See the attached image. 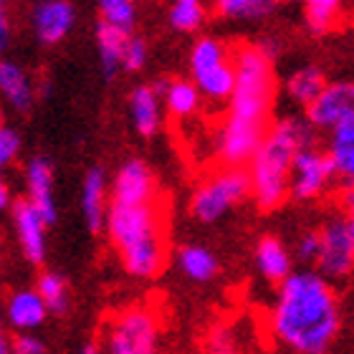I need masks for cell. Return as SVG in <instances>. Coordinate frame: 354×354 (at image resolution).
Masks as SVG:
<instances>
[{"label": "cell", "instance_id": "1", "mask_svg": "<svg viewBox=\"0 0 354 354\" xmlns=\"http://www.w3.org/2000/svg\"><path fill=\"white\" fill-rule=\"evenodd\" d=\"M236 88L228 111L215 134V155L221 167H248L273 127L271 109L276 96L271 56L261 46L241 44L233 48Z\"/></svg>", "mask_w": 354, "mask_h": 354}, {"label": "cell", "instance_id": "2", "mask_svg": "<svg viewBox=\"0 0 354 354\" xmlns=\"http://www.w3.org/2000/svg\"><path fill=\"white\" fill-rule=\"evenodd\" d=\"M271 334L294 354H326L342 326L339 296L319 271L299 268L279 288L271 306Z\"/></svg>", "mask_w": 354, "mask_h": 354}, {"label": "cell", "instance_id": "3", "mask_svg": "<svg viewBox=\"0 0 354 354\" xmlns=\"http://www.w3.org/2000/svg\"><path fill=\"white\" fill-rule=\"evenodd\" d=\"M106 238L127 276L152 281L167 266V218L162 198L142 205H109Z\"/></svg>", "mask_w": 354, "mask_h": 354}, {"label": "cell", "instance_id": "4", "mask_svg": "<svg viewBox=\"0 0 354 354\" xmlns=\"http://www.w3.org/2000/svg\"><path fill=\"white\" fill-rule=\"evenodd\" d=\"M304 147H314V127L309 119H276L266 134L263 145L248 165L253 203L261 210H276L291 198V170Z\"/></svg>", "mask_w": 354, "mask_h": 354}, {"label": "cell", "instance_id": "5", "mask_svg": "<svg viewBox=\"0 0 354 354\" xmlns=\"http://www.w3.org/2000/svg\"><path fill=\"white\" fill-rule=\"evenodd\" d=\"M253 195L248 167H218L190 195V215L198 223H218Z\"/></svg>", "mask_w": 354, "mask_h": 354}, {"label": "cell", "instance_id": "6", "mask_svg": "<svg viewBox=\"0 0 354 354\" xmlns=\"http://www.w3.org/2000/svg\"><path fill=\"white\" fill-rule=\"evenodd\" d=\"M162 326L149 306H127L106 319L104 354H160Z\"/></svg>", "mask_w": 354, "mask_h": 354}, {"label": "cell", "instance_id": "7", "mask_svg": "<svg viewBox=\"0 0 354 354\" xmlns=\"http://www.w3.org/2000/svg\"><path fill=\"white\" fill-rule=\"evenodd\" d=\"M192 84L210 102H230L236 88V59L233 48L218 38H200L190 51Z\"/></svg>", "mask_w": 354, "mask_h": 354}, {"label": "cell", "instance_id": "8", "mask_svg": "<svg viewBox=\"0 0 354 354\" xmlns=\"http://www.w3.org/2000/svg\"><path fill=\"white\" fill-rule=\"evenodd\" d=\"M319 256L314 263V271H319L326 281H344L354 273V243L347 233L344 218L339 213L329 215L319 225Z\"/></svg>", "mask_w": 354, "mask_h": 354}, {"label": "cell", "instance_id": "9", "mask_svg": "<svg viewBox=\"0 0 354 354\" xmlns=\"http://www.w3.org/2000/svg\"><path fill=\"white\" fill-rule=\"evenodd\" d=\"M334 180L332 160L326 155V149L304 147L294 160V170H291V198L299 203H309L317 200L322 192Z\"/></svg>", "mask_w": 354, "mask_h": 354}, {"label": "cell", "instance_id": "10", "mask_svg": "<svg viewBox=\"0 0 354 354\" xmlns=\"http://www.w3.org/2000/svg\"><path fill=\"white\" fill-rule=\"evenodd\" d=\"M160 200L155 172L145 160L129 157L119 165L111 180V203L114 205H142V203H155Z\"/></svg>", "mask_w": 354, "mask_h": 354}, {"label": "cell", "instance_id": "11", "mask_svg": "<svg viewBox=\"0 0 354 354\" xmlns=\"http://www.w3.org/2000/svg\"><path fill=\"white\" fill-rule=\"evenodd\" d=\"M10 221H13V233L18 248H21V256L30 266H41L46 261V253H48V243H46L48 223L41 218V213L26 198L13 203Z\"/></svg>", "mask_w": 354, "mask_h": 354}, {"label": "cell", "instance_id": "12", "mask_svg": "<svg viewBox=\"0 0 354 354\" xmlns=\"http://www.w3.org/2000/svg\"><path fill=\"white\" fill-rule=\"evenodd\" d=\"M354 117V84L352 82H332L326 84L317 102L306 109V119L314 129L332 132L334 127Z\"/></svg>", "mask_w": 354, "mask_h": 354}, {"label": "cell", "instance_id": "13", "mask_svg": "<svg viewBox=\"0 0 354 354\" xmlns=\"http://www.w3.org/2000/svg\"><path fill=\"white\" fill-rule=\"evenodd\" d=\"M26 200L36 207L41 218L48 225L59 218V205H56V183H53V165L46 157H30L26 165Z\"/></svg>", "mask_w": 354, "mask_h": 354}, {"label": "cell", "instance_id": "14", "mask_svg": "<svg viewBox=\"0 0 354 354\" xmlns=\"http://www.w3.org/2000/svg\"><path fill=\"white\" fill-rule=\"evenodd\" d=\"M253 263L266 283L281 286L296 271L294 251L279 236H261L253 245Z\"/></svg>", "mask_w": 354, "mask_h": 354}, {"label": "cell", "instance_id": "15", "mask_svg": "<svg viewBox=\"0 0 354 354\" xmlns=\"http://www.w3.org/2000/svg\"><path fill=\"white\" fill-rule=\"evenodd\" d=\"M76 10L71 0H41L33 10V30L41 44L53 46L68 36V30L74 28Z\"/></svg>", "mask_w": 354, "mask_h": 354}, {"label": "cell", "instance_id": "16", "mask_svg": "<svg viewBox=\"0 0 354 354\" xmlns=\"http://www.w3.org/2000/svg\"><path fill=\"white\" fill-rule=\"evenodd\" d=\"M106 175L102 167H91L84 175L82 183V215L84 225L88 228V233H102L106 230V218H109V205L111 200H106Z\"/></svg>", "mask_w": 354, "mask_h": 354}, {"label": "cell", "instance_id": "17", "mask_svg": "<svg viewBox=\"0 0 354 354\" xmlns=\"http://www.w3.org/2000/svg\"><path fill=\"white\" fill-rule=\"evenodd\" d=\"M46 317H51L44 299L36 288H15L6 299V322L10 329L18 332H33L44 324Z\"/></svg>", "mask_w": 354, "mask_h": 354}, {"label": "cell", "instance_id": "18", "mask_svg": "<svg viewBox=\"0 0 354 354\" xmlns=\"http://www.w3.org/2000/svg\"><path fill=\"white\" fill-rule=\"evenodd\" d=\"M326 155L332 160L334 180L344 192L354 190V117L329 132Z\"/></svg>", "mask_w": 354, "mask_h": 354}, {"label": "cell", "instance_id": "19", "mask_svg": "<svg viewBox=\"0 0 354 354\" xmlns=\"http://www.w3.org/2000/svg\"><path fill=\"white\" fill-rule=\"evenodd\" d=\"M175 266L185 279L192 283H210L218 279L221 263L207 245L200 243H185L175 251Z\"/></svg>", "mask_w": 354, "mask_h": 354}, {"label": "cell", "instance_id": "20", "mask_svg": "<svg viewBox=\"0 0 354 354\" xmlns=\"http://www.w3.org/2000/svg\"><path fill=\"white\" fill-rule=\"evenodd\" d=\"M129 119L142 137L157 134L162 124V109H160V91L155 86H134L129 91Z\"/></svg>", "mask_w": 354, "mask_h": 354}, {"label": "cell", "instance_id": "21", "mask_svg": "<svg viewBox=\"0 0 354 354\" xmlns=\"http://www.w3.org/2000/svg\"><path fill=\"white\" fill-rule=\"evenodd\" d=\"M129 33L122 28H114L109 23H96V48H99V61L106 79H114L119 68H124V51L129 44Z\"/></svg>", "mask_w": 354, "mask_h": 354}, {"label": "cell", "instance_id": "22", "mask_svg": "<svg viewBox=\"0 0 354 354\" xmlns=\"http://www.w3.org/2000/svg\"><path fill=\"white\" fill-rule=\"evenodd\" d=\"M0 91L10 104V109H15L18 114H26L33 106V86L28 74L18 64H10V61L0 64Z\"/></svg>", "mask_w": 354, "mask_h": 354}, {"label": "cell", "instance_id": "23", "mask_svg": "<svg viewBox=\"0 0 354 354\" xmlns=\"http://www.w3.org/2000/svg\"><path fill=\"white\" fill-rule=\"evenodd\" d=\"M33 288L41 294L51 317H66L68 309H71V291H68V281L61 273L41 271Z\"/></svg>", "mask_w": 354, "mask_h": 354}, {"label": "cell", "instance_id": "24", "mask_svg": "<svg viewBox=\"0 0 354 354\" xmlns=\"http://www.w3.org/2000/svg\"><path fill=\"white\" fill-rule=\"evenodd\" d=\"M324 88H326V79L317 66L296 68L294 74L288 76V82H286L288 96H291L296 104H301L304 109H309L311 104L322 96V91H324Z\"/></svg>", "mask_w": 354, "mask_h": 354}, {"label": "cell", "instance_id": "25", "mask_svg": "<svg viewBox=\"0 0 354 354\" xmlns=\"http://www.w3.org/2000/svg\"><path fill=\"white\" fill-rule=\"evenodd\" d=\"M200 96H203L200 88L192 82H185V79H175V82L165 84V91H162L165 106L177 119L192 117L200 106Z\"/></svg>", "mask_w": 354, "mask_h": 354}, {"label": "cell", "instance_id": "26", "mask_svg": "<svg viewBox=\"0 0 354 354\" xmlns=\"http://www.w3.org/2000/svg\"><path fill=\"white\" fill-rule=\"evenodd\" d=\"M347 0H304V15H306V26L311 33L322 36L326 30H332Z\"/></svg>", "mask_w": 354, "mask_h": 354}, {"label": "cell", "instance_id": "27", "mask_svg": "<svg viewBox=\"0 0 354 354\" xmlns=\"http://www.w3.org/2000/svg\"><path fill=\"white\" fill-rule=\"evenodd\" d=\"M215 10L230 21H256L271 13L279 0H213Z\"/></svg>", "mask_w": 354, "mask_h": 354}, {"label": "cell", "instance_id": "28", "mask_svg": "<svg viewBox=\"0 0 354 354\" xmlns=\"http://www.w3.org/2000/svg\"><path fill=\"white\" fill-rule=\"evenodd\" d=\"M167 21L180 33L198 30L205 21V3L203 0H172Z\"/></svg>", "mask_w": 354, "mask_h": 354}, {"label": "cell", "instance_id": "29", "mask_svg": "<svg viewBox=\"0 0 354 354\" xmlns=\"http://www.w3.org/2000/svg\"><path fill=\"white\" fill-rule=\"evenodd\" d=\"M99 13H102L104 23L129 33L134 28L137 6H134V0H99Z\"/></svg>", "mask_w": 354, "mask_h": 354}, {"label": "cell", "instance_id": "30", "mask_svg": "<svg viewBox=\"0 0 354 354\" xmlns=\"http://www.w3.org/2000/svg\"><path fill=\"white\" fill-rule=\"evenodd\" d=\"M319 245H322V238H319V228L304 230L301 236L296 238L294 243V259L301 261L304 266H314L319 256Z\"/></svg>", "mask_w": 354, "mask_h": 354}, {"label": "cell", "instance_id": "31", "mask_svg": "<svg viewBox=\"0 0 354 354\" xmlns=\"http://www.w3.org/2000/svg\"><path fill=\"white\" fill-rule=\"evenodd\" d=\"M21 155V134L13 127H0V165L15 162Z\"/></svg>", "mask_w": 354, "mask_h": 354}, {"label": "cell", "instance_id": "32", "mask_svg": "<svg viewBox=\"0 0 354 354\" xmlns=\"http://www.w3.org/2000/svg\"><path fill=\"white\" fill-rule=\"evenodd\" d=\"M10 354H46V344L41 337L33 332H18L13 334V339L8 342Z\"/></svg>", "mask_w": 354, "mask_h": 354}, {"label": "cell", "instance_id": "33", "mask_svg": "<svg viewBox=\"0 0 354 354\" xmlns=\"http://www.w3.org/2000/svg\"><path fill=\"white\" fill-rule=\"evenodd\" d=\"M207 354H238L236 347V334L228 326H221L210 334L207 339Z\"/></svg>", "mask_w": 354, "mask_h": 354}, {"label": "cell", "instance_id": "34", "mask_svg": "<svg viewBox=\"0 0 354 354\" xmlns=\"http://www.w3.org/2000/svg\"><path fill=\"white\" fill-rule=\"evenodd\" d=\"M145 61H147V44L142 38L132 36L124 51V68L127 71H140L145 66Z\"/></svg>", "mask_w": 354, "mask_h": 354}, {"label": "cell", "instance_id": "35", "mask_svg": "<svg viewBox=\"0 0 354 354\" xmlns=\"http://www.w3.org/2000/svg\"><path fill=\"white\" fill-rule=\"evenodd\" d=\"M342 218H344V225H347V233L354 243V190H347L342 195Z\"/></svg>", "mask_w": 354, "mask_h": 354}, {"label": "cell", "instance_id": "36", "mask_svg": "<svg viewBox=\"0 0 354 354\" xmlns=\"http://www.w3.org/2000/svg\"><path fill=\"white\" fill-rule=\"evenodd\" d=\"M15 200H10V190H8V185H0V207L8 210V207H13Z\"/></svg>", "mask_w": 354, "mask_h": 354}, {"label": "cell", "instance_id": "37", "mask_svg": "<svg viewBox=\"0 0 354 354\" xmlns=\"http://www.w3.org/2000/svg\"><path fill=\"white\" fill-rule=\"evenodd\" d=\"M74 354H104V349L96 344V342H86V344H82V347L76 349Z\"/></svg>", "mask_w": 354, "mask_h": 354}, {"label": "cell", "instance_id": "38", "mask_svg": "<svg viewBox=\"0 0 354 354\" xmlns=\"http://www.w3.org/2000/svg\"><path fill=\"white\" fill-rule=\"evenodd\" d=\"M0 354H10V347H8V339L0 342Z\"/></svg>", "mask_w": 354, "mask_h": 354}, {"label": "cell", "instance_id": "39", "mask_svg": "<svg viewBox=\"0 0 354 354\" xmlns=\"http://www.w3.org/2000/svg\"><path fill=\"white\" fill-rule=\"evenodd\" d=\"M347 3H349V6H352V8H354V0H347Z\"/></svg>", "mask_w": 354, "mask_h": 354}, {"label": "cell", "instance_id": "40", "mask_svg": "<svg viewBox=\"0 0 354 354\" xmlns=\"http://www.w3.org/2000/svg\"><path fill=\"white\" fill-rule=\"evenodd\" d=\"M286 3H296V0H286Z\"/></svg>", "mask_w": 354, "mask_h": 354}]
</instances>
